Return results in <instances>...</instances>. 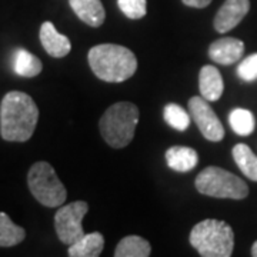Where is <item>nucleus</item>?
I'll list each match as a JSON object with an SVG mask.
<instances>
[{
  "mask_svg": "<svg viewBox=\"0 0 257 257\" xmlns=\"http://www.w3.org/2000/svg\"><path fill=\"white\" fill-rule=\"evenodd\" d=\"M39 120L35 100L23 92L5 94L0 103V135L8 142H28L33 136Z\"/></svg>",
  "mask_w": 257,
  "mask_h": 257,
  "instance_id": "1",
  "label": "nucleus"
},
{
  "mask_svg": "<svg viewBox=\"0 0 257 257\" xmlns=\"http://www.w3.org/2000/svg\"><path fill=\"white\" fill-rule=\"evenodd\" d=\"M87 60L93 73L109 83L124 82L138 69V59L130 49L111 43L93 46L89 50Z\"/></svg>",
  "mask_w": 257,
  "mask_h": 257,
  "instance_id": "2",
  "label": "nucleus"
},
{
  "mask_svg": "<svg viewBox=\"0 0 257 257\" xmlns=\"http://www.w3.org/2000/svg\"><path fill=\"white\" fill-rule=\"evenodd\" d=\"M139 117L138 106L130 101L111 104L104 111L99 123L101 138L113 149L126 147L135 138Z\"/></svg>",
  "mask_w": 257,
  "mask_h": 257,
  "instance_id": "3",
  "label": "nucleus"
},
{
  "mask_svg": "<svg viewBox=\"0 0 257 257\" xmlns=\"http://www.w3.org/2000/svg\"><path fill=\"white\" fill-rule=\"evenodd\" d=\"M189 240L203 257H229L234 248L233 229L217 219H206L194 224Z\"/></svg>",
  "mask_w": 257,
  "mask_h": 257,
  "instance_id": "4",
  "label": "nucleus"
},
{
  "mask_svg": "<svg viewBox=\"0 0 257 257\" xmlns=\"http://www.w3.org/2000/svg\"><path fill=\"white\" fill-rule=\"evenodd\" d=\"M194 186L204 196L217 199L241 200L248 196V187L239 176L217 166L203 169L194 180Z\"/></svg>",
  "mask_w": 257,
  "mask_h": 257,
  "instance_id": "5",
  "label": "nucleus"
},
{
  "mask_svg": "<svg viewBox=\"0 0 257 257\" xmlns=\"http://www.w3.org/2000/svg\"><path fill=\"white\" fill-rule=\"evenodd\" d=\"M28 184L33 197L46 207H59L66 202L67 190L47 162H37L30 167Z\"/></svg>",
  "mask_w": 257,
  "mask_h": 257,
  "instance_id": "6",
  "label": "nucleus"
},
{
  "mask_svg": "<svg viewBox=\"0 0 257 257\" xmlns=\"http://www.w3.org/2000/svg\"><path fill=\"white\" fill-rule=\"evenodd\" d=\"M89 210V204L82 200L59 207L55 214V229L59 240L63 244H73L86 233L83 229V217Z\"/></svg>",
  "mask_w": 257,
  "mask_h": 257,
  "instance_id": "7",
  "label": "nucleus"
},
{
  "mask_svg": "<svg viewBox=\"0 0 257 257\" xmlns=\"http://www.w3.org/2000/svg\"><path fill=\"white\" fill-rule=\"evenodd\" d=\"M189 111L196 121L203 138L210 142H221L224 138V127L220 119L211 109L209 101L202 96H194L189 100Z\"/></svg>",
  "mask_w": 257,
  "mask_h": 257,
  "instance_id": "8",
  "label": "nucleus"
},
{
  "mask_svg": "<svg viewBox=\"0 0 257 257\" xmlns=\"http://www.w3.org/2000/svg\"><path fill=\"white\" fill-rule=\"evenodd\" d=\"M250 10V0H226L214 16L213 26L219 33H227L236 28Z\"/></svg>",
  "mask_w": 257,
  "mask_h": 257,
  "instance_id": "9",
  "label": "nucleus"
},
{
  "mask_svg": "<svg viewBox=\"0 0 257 257\" xmlns=\"http://www.w3.org/2000/svg\"><path fill=\"white\" fill-rule=\"evenodd\" d=\"M244 55V43L236 37H221L209 47V57L223 66L239 62Z\"/></svg>",
  "mask_w": 257,
  "mask_h": 257,
  "instance_id": "10",
  "label": "nucleus"
},
{
  "mask_svg": "<svg viewBox=\"0 0 257 257\" xmlns=\"http://www.w3.org/2000/svg\"><path fill=\"white\" fill-rule=\"evenodd\" d=\"M40 43L43 49L47 52V55L56 59H62L67 56L72 50V43L67 37L59 33L56 30L55 25L52 22H45L40 28Z\"/></svg>",
  "mask_w": 257,
  "mask_h": 257,
  "instance_id": "11",
  "label": "nucleus"
},
{
  "mask_svg": "<svg viewBox=\"0 0 257 257\" xmlns=\"http://www.w3.org/2000/svg\"><path fill=\"white\" fill-rule=\"evenodd\" d=\"M199 90L200 96L207 101H217L223 94L224 83L217 67L207 64L203 66L199 73Z\"/></svg>",
  "mask_w": 257,
  "mask_h": 257,
  "instance_id": "12",
  "label": "nucleus"
},
{
  "mask_svg": "<svg viewBox=\"0 0 257 257\" xmlns=\"http://www.w3.org/2000/svg\"><path fill=\"white\" fill-rule=\"evenodd\" d=\"M76 16L87 26L99 28L104 23L106 12L100 0H69Z\"/></svg>",
  "mask_w": 257,
  "mask_h": 257,
  "instance_id": "13",
  "label": "nucleus"
},
{
  "mask_svg": "<svg viewBox=\"0 0 257 257\" xmlns=\"http://www.w3.org/2000/svg\"><path fill=\"white\" fill-rule=\"evenodd\" d=\"M166 163L167 166L179 173H187L193 170L199 163L197 152L187 146H173L166 152Z\"/></svg>",
  "mask_w": 257,
  "mask_h": 257,
  "instance_id": "14",
  "label": "nucleus"
},
{
  "mask_svg": "<svg viewBox=\"0 0 257 257\" xmlns=\"http://www.w3.org/2000/svg\"><path fill=\"white\" fill-rule=\"evenodd\" d=\"M104 247V237L99 231L87 233L69 246L67 254L70 257H97Z\"/></svg>",
  "mask_w": 257,
  "mask_h": 257,
  "instance_id": "15",
  "label": "nucleus"
},
{
  "mask_svg": "<svg viewBox=\"0 0 257 257\" xmlns=\"http://www.w3.org/2000/svg\"><path fill=\"white\" fill-rule=\"evenodd\" d=\"M43 69L42 60L26 49H16L13 55V70L22 77H36Z\"/></svg>",
  "mask_w": 257,
  "mask_h": 257,
  "instance_id": "16",
  "label": "nucleus"
},
{
  "mask_svg": "<svg viewBox=\"0 0 257 257\" xmlns=\"http://www.w3.org/2000/svg\"><path fill=\"white\" fill-rule=\"evenodd\" d=\"M152 253V246L146 239L140 236H126L116 246V257H149Z\"/></svg>",
  "mask_w": 257,
  "mask_h": 257,
  "instance_id": "17",
  "label": "nucleus"
},
{
  "mask_svg": "<svg viewBox=\"0 0 257 257\" xmlns=\"http://www.w3.org/2000/svg\"><path fill=\"white\" fill-rule=\"evenodd\" d=\"M231 155L241 173L250 180L257 182V156L253 153V150L247 145L239 143L233 147Z\"/></svg>",
  "mask_w": 257,
  "mask_h": 257,
  "instance_id": "18",
  "label": "nucleus"
},
{
  "mask_svg": "<svg viewBox=\"0 0 257 257\" xmlns=\"http://www.w3.org/2000/svg\"><path fill=\"white\" fill-rule=\"evenodd\" d=\"M25 237V229L15 224L6 213L0 211V247H13L22 243Z\"/></svg>",
  "mask_w": 257,
  "mask_h": 257,
  "instance_id": "19",
  "label": "nucleus"
},
{
  "mask_svg": "<svg viewBox=\"0 0 257 257\" xmlns=\"http://www.w3.org/2000/svg\"><path fill=\"white\" fill-rule=\"evenodd\" d=\"M229 123L231 130L239 136H250L256 127L254 114L247 109L236 107L230 111Z\"/></svg>",
  "mask_w": 257,
  "mask_h": 257,
  "instance_id": "20",
  "label": "nucleus"
},
{
  "mask_svg": "<svg viewBox=\"0 0 257 257\" xmlns=\"http://www.w3.org/2000/svg\"><path fill=\"white\" fill-rule=\"evenodd\" d=\"M163 119L170 126L179 132H184L190 126V114L182 106L176 103H169L163 109Z\"/></svg>",
  "mask_w": 257,
  "mask_h": 257,
  "instance_id": "21",
  "label": "nucleus"
},
{
  "mask_svg": "<svg viewBox=\"0 0 257 257\" xmlns=\"http://www.w3.org/2000/svg\"><path fill=\"white\" fill-rule=\"evenodd\" d=\"M117 6L124 16L133 20L145 18L147 13L146 0H117Z\"/></svg>",
  "mask_w": 257,
  "mask_h": 257,
  "instance_id": "22",
  "label": "nucleus"
},
{
  "mask_svg": "<svg viewBox=\"0 0 257 257\" xmlns=\"http://www.w3.org/2000/svg\"><path fill=\"white\" fill-rule=\"evenodd\" d=\"M237 76L244 82L257 80V53H253L241 60L237 67Z\"/></svg>",
  "mask_w": 257,
  "mask_h": 257,
  "instance_id": "23",
  "label": "nucleus"
},
{
  "mask_svg": "<svg viewBox=\"0 0 257 257\" xmlns=\"http://www.w3.org/2000/svg\"><path fill=\"white\" fill-rule=\"evenodd\" d=\"M183 5L189 6V8H196V9H203L207 8L211 3V0H182Z\"/></svg>",
  "mask_w": 257,
  "mask_h": 257,
  "instance_id": "24",
  "label": "nucleus"
},
{
  "mask_svg": "<svg viewBox=\"0 0 257 257\" xmlns=\"http://www.w3.org/2000/svg\"><path fill=\"white\" fill-rule=\"evenodd\" d=\"M251 256L257 257V240L253 243V246H251Z\"/></svg>",
  "mask_w": 257,
  "mask_h": 257,
  "instance_id": "25",
  "label": "nucleus"
}]
</instances>
